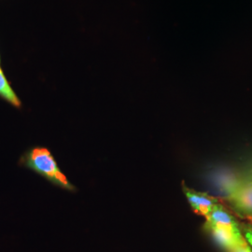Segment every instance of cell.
Instances as JSON below:
<instances>
[{
	"label": "cell",
	"instance_id": "cell-1",
	"mask_svg": "<svg viewBox=\"0 0 252 252\" xmlns=\"http://www.w3.org/2000/svg\"><path fill=\"white\" fill-rule=\"evenodd\" d=\"M22 163L44 177L54 185L63 189L74 190L75 187L60 170L54 156L46 148H34L27 152L21 159Z\"/></svg>",
	"mask_w": 252,
	"mask_h": 252
},
{
	"label": "cell",
	"instance_id": "cell-2",
	"mask_svg": "<svg viewBox=\"0 0 252 252\" xmlns=\"http://www.w3.org/2000/svg\"><path fill=\"white\" fill-rule=\"evenodd\" d=\"M228 200L235 212L243 218H252V181L233 189Z\"/></svg>",
	"mask_w": 252,
	"mask_h": 252
},
{
	"label": "cell",
	"instance_id": "cell-3",
	"mask_svg": "<svg viewBox=\"0 0 252 252\" xmlns=\"http://www.w3.org/2000/svg\"><path fill=\"white\" fill-rule=\"evenodd\" d=\"M183 192L189 201L190 207L194 210V212L207 218L210 212L220 205L219 200L209 195L207 192H201L194 189H189L185 184L182 185Z\"/></svg>",
	"mask_w": 252,
	"mask_h": 252
},
{
	"label": "cell",
	"instance_id": "cell-4",
	"mask_svg": "<svg viewBox=\"0 0 252 252\" xmlns=\"http://www.w3.org/2000/svg\"><path fill=\"white\" fill-rule=\"evenodd\" d=\"M207 231L212 235L216 243L225 252H230L236 245L245 240L240 228H223V227H208Z\"/></svg>",
	"mask_w": 252,
	"mask_h": 252
},
{
	"label": "cell",
	"instance_id": "cell-5",
	"mask_svg": "<svg viewBox=\"0 0 252 252\" xmlns=\"http://www.w3.org/2000/svg\"><path fill=\"white\" fill-rule=\"evenodd\" d=\"M206 228L208 227H223L238 229L240 228L234 216L229 213L221 204L218 205L206 218Z\"/></svg>",
	"mask_w": 252,
	"mask_h": 252
},
{
	"label": "cell",
	"instance_id": "cell-6",
	"mask_svg": "<svg viewBox=\"0 0 252 252\" xmlns=\"http://www.w3.org/2000/svg\"><path fill=\"white\" fill-rule=\"evenodd\" d=\"M0 96L3 99L8 101L14 107H17V108L21 107V102L19 100L18 96L16 95L14 91L12 90V88L10 87V85L7 81V79L5 78L1 68H0Z\"/></svg>",
	"mask_w": 252,
	"mask_h": 252
},
{
	"label": "cell",
	"instance_id": "cell-7",
	"mask_svg": "<svg viewBox=\"0 0 252 252\" xmlns=\"http://www.w3.org/2000/svg\"><path fill=\"white\" fill-rule=\"evenodd\" d=\"M230 252H252V247L245 239L241 243L236 245Z\"/></svg>",
	"mask_w": 252,
	"mask_h": 252
},
{
	"label": "cell",
	"instance_id": "cell-8",
	"mask_svg": "<svg viewBox=\"0 0 252 252\" xmlns=\"http://www.w3.org/2000/svg\"><path fill=\"white\" fill-rule=\"evenodd\" d=\"M244 236H245V239L247 240V242L251 245V247L252 248V231L251 229H246L245 230V233H244Z\"/></svg>",
	"mask_w": 252,
	"mask_h": 252
},
{
	"label": "cell",
	"instance_id": "cell-9",
	"mask_svg": "<svg viewBox=\"0 0 252 252\" xmlns=\"http://www.w3.org/2000/svg\"><path fill=\"white\" fill-rule=\"evenodd\" d=\"M249 229H251V230L252 231V225L250 226V227H249Z\"/></svg>",
	"mask_w": 252,
	"mask_h": 252
}]
</instances>
